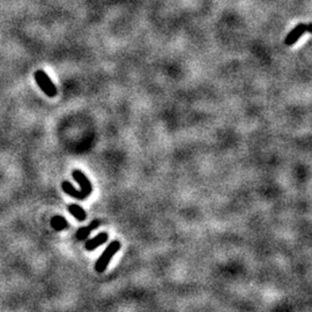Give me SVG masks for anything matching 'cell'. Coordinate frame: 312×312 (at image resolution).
<instances>
[{"mask_svg":"<svg viewBox=\"0 0 312 312\" xmlns=\"http://www.w3.org/2000/svg\"><path fill=\"white\" fill-rule=\"evenodd\" d=\"M120 246H121L120 243L118 242V240H114V242L109 244L107 249L103 251V253L101 255V257H99V259L96 262L95 271L97 273L104 272L105 269L108 268L109 264H110L111 259L114 258V256L120 250Z\"/></svg>","mask_w":312,"mask_h":312,"instance_id":"1","label":"cell"},{"mask_svg":"<svg viewBox=\"0 0 312 312\" xmlns=\"http://www.w3.org/2000/svg\"><path fill=\"white\" fill-rule=\"evenodd\" d=\"M35 80H36L37 85L42 89V92H43L48 97H56L58 94L56 86L51 81L50 76L48 75L44 71H36V72H35Z\"/></svg>","mask_w":312,"mask_h":312,"instance_id":"2","label":"cell"},{"mask_svg":"<svg viewBox=\"0 0 312 312\" xmlns=\"http://www.w3.org/2000/svg\"><path fill=\"white\" fill-rule=\"evenodd\" d=\"M72 176H73L74 181L78 183V184L80 185V189H81L80 190L81 200H85L87 197H89V195L92 194L93 186H92L91 181L87 178V176L85 175V173H83L82 171H80V170H78V169L73 170Z\"/></svg>","mask_w":312,"mask_h":312,"instance_id":"3","label":"cell"},{"mask_svg":"<svg viewBox=\"0 0 312 312\" xmlns=\"http://www.w3.org/2000/svg\"><path fill=\"white\" fill-rule=\"evenodd\" d=\"M305 33L312 34V24H300L298 25H296L290 33L288 34V36L286 37V44L287 46H294L296 42L298 41V38Z\"/></svg>","mask_w":312,"mask_h":312,"instance_id":"4","label":"cell"},{"mask_svg":"<svg viewBox=\"0 0 312 312\" xmlns=\"http://www.w3.org/2000/svg\"><path fill=\"white\" fill-rule=\"evenodd\" d=\"M109 239V235L107 233H101L98 234L97 236H95L94 239L89 240L88 242L86 243V250L93 251L95 249H97L98 246H101L102 244H104Z\"/></svg>","mask_w":312,"mask_h":312,"instance_id":"5","label":"cell"},{"mask_svg":"<svg viewBox=\"0 0 312 312\" xmlns=\"http://www.w3.org/2000/svg\"><path fill=\"white\" fill-rule=\"evenodd\" d=\"M98 226H99L98 221H93L88 227H83V228H81V229H79L78 231H76V237H78L79 240H85L86 237H88L89 234H91L94 229H96V228H97Z\"/></svg>","mask_w":312,"mask_h":312,"instance_id":"6","label":"cell"},{"mask_svg":"<svg viewBox=\"0 0 312 312\" xmlns=\"http://www.w3.org/2000/svg\"><path fill=\"white\" fill-rule=\"evenodd\" d=\"M67 210H69L70 213L72 214L73 216L75 217L78 221H85V220H86V217H87L86 212L83 211L82 207H80V206L74 205V204H73V205H70Z\"/></svg>","mask_w":312,"mask_h":312,"instance_id":"7","label":"cell"},{"mask_svg":"<svg viewBox=\"0 0 312 312\" xmlns=\"http://www.w3.org/2000/svg\"><path fill=\"white\" fill-rule=\"evenodd\" d=\"M51 226H52L56 230L60 231V230L66 229L67 226H69V223H67V221L65 220V217L64 216L56 215V216H53L52 220H51Z\"/></svg>","mask_w":312,"mask_h":312,"instance_id":"8","label":"cell"}]
</instances>
